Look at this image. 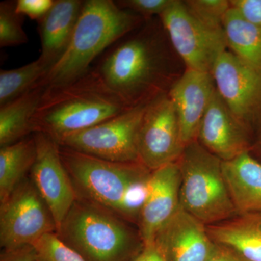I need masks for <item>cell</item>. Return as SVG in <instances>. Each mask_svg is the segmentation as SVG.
Segmentation results:
<instances>
[{"label":"cell","instance_id":"cell-16","mask_svg":"<svg viewBox=\"0 0 261 261\" xmlns=\"http://www.w3.org/2000/svg\"><path fill=\"white\" fill-rule=\"evenodd\" d=\"M216 89L211 73L186 68L168 90L185 146L197 141L201 121Z\"/></svg>","mask_w":261,"mask_h":261},{"label":"cell","instance_id":"cell-12","mask_svg":"<svg viewBox=\"0 0 261 261\" xmlns=\"http://www.w3.org/2000/svg\"><path fill=\"white\" fill-rule=\"evenodd\" d=\"M37 147L29 177L45 201L57 230L76 200V192L61 156V145L44 132L33 134Z\"/></svg>","mask_w":261,"mask_h":261},{"label":"cell","instance_id":"cell-17","mask_svg":"<svg viewBox=\"0 0 261 261\" xmlns=\"http://www.w3.org/2000/svg\"><path fill=\"white\" fill-rule=\"evenodd\" d=\"M84 3L82 0H55L51 9L38 21L42 45L40 57L51 66L68 47Z\"/></svg>","mask_w":261,"mask_h":261},{"label":"cell","instance_id":"cell-10","mask_svg":"<svg viewBox=\"0 0 261 261\" xmlns=\"http://www.w3.org/2000/svg\"><path fill=\"white\" fill-rule=\"evenodd\" d=\"M185 147L174 106L168 92L161 94L149 103L141 122L139 161L153 171L177 162Z\"/></svg>","mask_w":261,"mask_h":261},{"label":"cell","instance_id":"cell-1","mask_svg":"<svg viewBox=\"0 0 261 261\" xmlns=\"http://www.w3.org/2000/svg\"><path fill=\"white\" fill-rule=\"evenodd\" d=\"M177 60L181 61L160 18H153L108 48L94 69L132 108L167 93L183 73L178 71Z\"/></svg>","mask_w":261,"mask_h":261},{"label":"cell","instance_id":"cell-29","mask_svg":"<svg viewBox=\"0 0 261 261\" xmlns=\"http://www.w3.org/2000/svg\"><path fill=\"white\" fill-rule=\"evenodd\" d=\"M230 4L244 18L261 25V0H231Z\"/></svg>","mask_w":261,"mask_h":261},{"label":"cell","instance_id":"cell-15","mask_svg":"<svg viewBox=\"0 0 261 261\" xmlns=\"http://www.w3.org/2000/svg\"><path fill=\"white\" fill-rule=\"evenodd\" d=\"M154 243L164 261H207L214 244L207 226L181 206L159 230Z\"/></svg>","mask_w":261,"mask_h":261},{"label":"cell","instance_id":"cell-4","mask_svg":"<svg viewBox=\"0 0 261 261\" xmlns=\"http://www.w3.org/2000/svg\"><path fill=\"white\" fill-rule=\"evenodd\" d=\"M56 233L85 261H130L145 246L130 222L80 197Z\"/></svg>","mask_w":261,"mask_h":261},{"label":"cell","instance_id":"cell-19","mask_svg":"<svg viewBox=\"0 0 261 261\" xmlns=\"http://www.w3.org/2000/svg\"><path fill=\"white\" fill-rule=\"evenodd\" d=\"M213 242L236 249L249 261H261V214H240L207 226Z\"/></svg>","mask_w":261,"mask_h":261},{"label":"cell","instance_id":"cell-24","mask_svg":"<svg viewBox=\"0 0 261 261\" xmlns=\"http://www.w3.org/2000/svg\"><path fill=\"white\" fill-rule=\"evenodd\" d=\"M16 1L0 3V47H15L28 42V36L23 30V15L15 10Z\"/></svg>","mask_w":261,"mask_h":261},{"label":"cell","instance_id":"cell-7","mask_svg":"<svg viewBox=\"0 0 261 261\" xmlns=\"http://www.w3.org/2000/svg\"><path fill=\"white\" fill-rule=\"evenodd\" d=\"M159 18L173 50L188 69L211 73L219 57L227 50L223 29L202 23L184 1L173 0Z\"/></svg>","mask_w":261,"mask_h":261},{"label":"cell","instance_id":"cell-9","mask_svg":"<svg viewBox=\"0 0 261 261\" xmlns=\"http://www.w3.org/2000/svg\"><path fill=\"white\" fill-rule=\"evenodd\" d=\"M56 232L54 217L29 176L0 204V246L4 250L33 245Z\"/></svg>","mask_w":261,"mask_h":261},{"label":"cell","instance_id":"cell-32","mask_svg":"<svg viewBox=\"0 0 261 261\" xmlns=\"http://www.w3.org/2000/svg\"><path fill=\"white\" fill-rule=\"evenodd\" d=\"M130 261H164V260L153 243L145 245L140 253Z\"/></svg>","mask_w":261,"mask_h":261},{"label":"cell","instance_id":"cell-13","mask_svg":"<svg viewBox=\"0 0 261 261\" xmlns=\"http://www.w3.org/2000/svg\"><path fill=\"white\" fill-rule=\"evenodd\" d=\"M252 132L239 121L215 92L199 128L197 141L222 161L251 152Z\"/></svg>","mask_w":261,"mask_h":261},{"label":"cell","instance_id":"cell-6","mask_svg":"<svg viewBox=\"0 0 261 261\" xmlns=\"http://www.w3.org/2000/svg\"><path fill=\"white\" fill-rule=\"evenodd\" d=\"M222 163L197 141L185 147L177 161L181 178L180 206L206 226L238 214L225 180Z\"/></svg>","mask_w":261,"mask_h":261},{"label":"cell","instance_id":"cell-27","mask_svg":"<svg viewBox=\"0 0 261 261\" xmlns=\"http://www.w3.org/2000/svg\"><path fill=\"white\" fill-rule=\"evenodd\" d=\"M173 0H120L115 1L119 8L128 10L145 19L149 20L160 16Z\"/></svg>","mask_w":261,"mask_h":261},{"label":"cell","instance_id":"cell-8","mask_svg":"<svg viewBox=\"0 0 261 261\" xmlns=\"http://www.w3.org/2000/svg\"><path fill=\"white\" fill-rule=\"evenodd\" d=\"M149 103L128 108L96 126L70 135L59 145L113 162H140L137 137Z\"/></svg>","mask_w":261,"mask_h":261},{"label":"cell","instance_id":"cell-25","mask_svg":"<svg viewBox=\"0 0 261 261\" xmlns=\"http://www.w3.org/2000/svg\"><path fill=\"white\" fill-rule=\"evenodd\" d=\"M184 3L196 18L214 29H223V21L231 8L228 0H186Z\"/></svg>","mask_w":261,"mask_h":261},{"label":"cell","instance_id":"cell-20","mask_svg":"<svg viewBox=\"0 0 261 261\" xmlns=\"http://www.w3.org/2000/svg\"><path fill=\"white\" fill-rule=\"evenodd\" d=\"M45 89L37 84L14 100L0 106V147L27 138L34 133V115Z\"/></svg>","mask_w":261,"mask_h":261},{"label":"cell","instance_id":"cell-28","mask_svg":"<svg viewBox=\"0 0 261 261\" xmlns=\"http://www.w3.org/2000/svg\"><path fill=\"white\" fill-rule=\"evenodd\" d=\"M55 0H17L15 10L19 14L40 20L51 9Z\"/></svg>","mask_w":261,"mask_h":261},{"label":"cell","instance_id":"cell-5","mask_svg":"<svg viewBox=\"0 0 261 261\" xmlns=\"http://www.w3.org/2000/svg\"><path fill=\"white\" fill-rule=\"evenodd\" d=\"M61 156L77 197L102 206L126 221L128 196L152 172L140 162H113L62 146Z\"/></svg>","mask_w":261,"mask_h":261},{"label":"cell","instance_id":"cell-21","mask_svg":"<svg viewBox=\"0 0 261 261\" xmlns=\"http://www.w3.org/2000/svg\"><path fill=\"white\" fill-rule=\"evenodd\" d=\"M37 147L34 135L0 147V204L28 177L35 162Z\"/></svg>","mask_w":261,"mask_h":261},{"label":"cell","instance_id":"cell-2","mask_svg":"<svg viewBox=\"0 0 261 261\" xmlns=\"http://www.w3.org/2000/svg\"><path fill=\"white\" fill-rule=\"evenodd\" d=\"M130 108L94 68L70 83L45 90L34 115V133L44 132L60 144Z\"/></svg>","mask_w":261,"mask_h":261},{"label":"cell","instance_id":"cell-31","mask_svg":"<svg viewBox=\"0 0 261 261\" xmlns=\"http://www.w3.org/2000/svg\"><path fill=\"white\" fill-rule=\"evenodd\" d=\"M36 250L33 245L13 249H4L0 254V261H35Z\"/></svg>","mask_w":261,"mask_h":261},{"label":"cell","instance_id":"cell-33","mask_svg":"<svg viewBox=\"0 0 261 261\" xmlns=\"http://www.w3.org/2000/svg\"><path fill=\"white\" fill-rule=\"evenodd\" d=\"M255 149L257 154H259L261 159V128L260 129V134H259L258 139H257L256 143L252 146V150ZM251 150V151H252Z\"/></svg>","mask_w":261,"mask_h":261},{"label":"cell","instance_id":"cell-22","mask_svg":"<svg viewBox=\"0 0 261 261\" xmlns=\"http://www.w3.org/2000/svg\"><path fill=\"white\" fill-rule=\"evenodd\" d=\"M227 49L240 60L261 69V25L244 18L232 7L223 21Z\"/></svg>","mask_w":261,"mask_h":261},{"label":"cell","instance_id":"cell-23","mask_svg":"<svg viewBox=\"0 0 261 261\" xmlns=\"http://www.w3.org/2000/svg\"><path fill=\"white\" fill-rule=\"evenodd\" d=\"M51 68L50 63L39 56L36 61L20 68L0 70V106L35 87Z\"/></svg>","mask_w":261,"mask_h":261},{"label":"cell","instance_id":"cell-14","mask_svg":"<svg viewBox=\"0 0 261 261\" xmlns=\"http://www.w3.org/2000/svg\"><path fill=\"white\" fill-rule=\"evenodd\" d=\"M181 173L177 162L152 171L137 228L144 245L153 243L159 230L180 207Z\"/></svg>","mask_w":261,"mask_h":261},{"label":"cell","instance_id":"cell-3","mask_svg":"<svg viewBox=\"0 0 261 261\" xmlns=\"http://www.w3.org/2000/svg\"><path fill=\"white\" fill-rule=\"evenodd\" d=\"M145 20L112 0H87L68 47L38 84L49 90L76 80L97 57Z\"/></svg>","mask_w":261,"mask_h":261},{"label":"cell","instance_id":"cell-18","mask_svg":"<svg viewBox=\"0 0 261 261\" xmlns=\"http://www.w3.org/2000/svg\"><path fill=\"white\" fill-rule=\"evenodd\" d=\"M223 172L238 214H261V162L245 152L223 161Z\"/></svg>","mask_w":261,"mask_h":261},{"label":"cell","instance_id":"cell-11","mask_svg":"<svg viewBox=\"0 0 261 261\" xmlns=\"http://www.w3.org/2000/svg\"><path fill=\"white\" fill-rule=\"evenodd\" d=\"M211 74L216 91L237 118L252 133L261 128V69L226 50Z\"/></svg>","mask_w":261,"mask_h":261},{"label":"cell","instance_id":"cell-30","mask_svg":"<svg viewBox=\"0 0 261 261\" xmlns=\"http://www.w3.org/2000/svg\"><path fill=\"white\" fill-rule=\"evenodd\" d=\"M207 261L249 260L236 249L224 244L214 243V247Z\"/></svg>","mask_w":261,"mask_h":261},{"label":"cell","instance_id":"cell-26","mask_svg":"<svg viewBox=\"0 0 261 261\" xmlns=\"http://www.w3.org/2000/svg\"><path fill=\"white\" fill-rule=\"evenodd\" d=\"M33 246L36 250L35 261H85L65 245L56 233L44 235Z\"/></svg>","mask_w":261,"mask_h":261}]
</instances>
